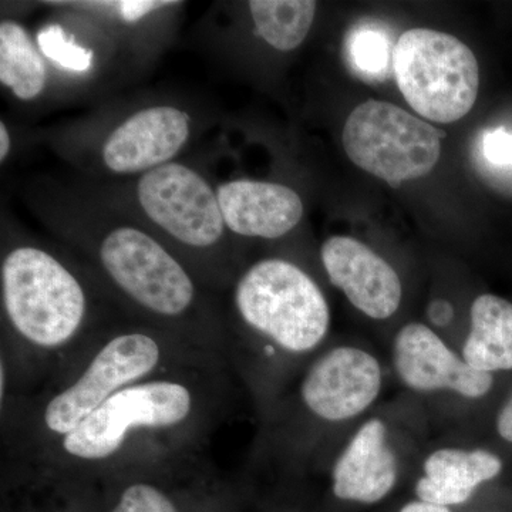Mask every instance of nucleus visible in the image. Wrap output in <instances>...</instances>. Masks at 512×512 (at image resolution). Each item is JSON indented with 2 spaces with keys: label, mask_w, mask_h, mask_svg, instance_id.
I'll list each match as a JSON object with an SVG mask.
<instances>
[{
  "label": "nucleus",
  "mask_w": 512,
  "mask_h": 512,
  "mask_svg": "<svg viewBox=\"0 0 512 512\" xmlns=\"http://www.w3.org/2000/svg\"><path fill=\"white\" fill-rule=\"evenodd\" d=\"M33 212L82 256L124 318L171 333L225 360L227 332L220 296L136 218L89 184L46 181L29 190Z\"/></svg>",
  "instance_id": "obj_1"
},
{
  "label": "nucleus",
  "mask_w": 512,
  "mask_h": 512,
  "mask_svg": "<svg viewBox=\"0 0 512 512\" xmlns=\"http://www.w3.org/2000/svg\"><path fill=\"white\" fill-rule=\"evenodd\" d=\"M0 306V365L8 375V383L0 387L2 407L18 389L25 393L52 375L114 322L110 315L117 311L82 261L52 245L5 232Z\"/></svg>",
  "instance_id": "obj_2"
},
{
  "label": "nucleus",
  "mask_w": 512,
  "mask_h": 512,
  "mask_svg": "<svg viewBox=\"0 0 512 512\" xmlns=\"http://www.w3.org/2000/svg\"><path fill=\"white\" fill-rule=\"evenodd\" d=\"M195 365L224 366V360L164 330L114 320L67 357L42 387L2 410L8 466H32L131 384Z\"/></svg>",
  "instance_id": "obj_3"
},
{
  "label": "nucleus",
  "mask_w": 512,
  "mask_h": 512,
  "mask_svg": "<svg viewBox=\"0 0 512 512\" xmlns=\"http://www.w3.org/2000/svg\"><path fill=\"white\" fill-rule=\"evenodd\" d=\"M222 372L221 365L185 366L131 384L25 470L49 478L107 476L191 450L217 414Z\"/></svg>",
  "instance_id": "obj_4"
},
{
  "label": "nucleus",
  "mask_w": 512,
  "mask_h": 512,
  "mask_svg": "<svg viewBox=\"0 0 512 512\" xmlns=\"http://www.w3.org/2000/svg\"><path fill=\"white\" fill-rule=\"evenodd\" d=\"M87 184L153 232L208 291L221 296L234 285L237 238L225 225L215 184L200 168L177 160L130 180Z\"/></svg>",
  "instance_id": "obj_5"
},
{
  "label": "nucleus",
  "mask_w": 512,
  "mask_h": 512,
  "mask_svg": "<svg viewBox=\"0 0 512 512\" xmlns=\"http://www.w3.org/2000/svg\"><path fill=\"white\" fill-rule=\"evenodd\" d=\"M200 120L181 101L154 97L66 131L59 146L93 183L130 180L180 160L200 133Z\"/></svg>",
  "instance_id": "obj_6"
},
{
  "label": "nucleus",
  "mask_w": 512,
  "mask_h": 512,
  "mask_svg": "<svg viewBox=\"0 0 512 512\" xmlns=\"http://www.w3.org/2000/svg\"><path fill=\"white\" fill-rule=\"evenodd\" d=\"M229 291L231 318L225 320V332L238 326L291 356L308 355L328 336L325 293L288 259L265 258L242 269Z\"/></svg>",
  "instance_id": "obj_7"
},
{
  "label": "nucleus",
  "mask_w": 512,
  "mask_h": 512,
  "mask_svg": "<svg viewBox=\"0 0 512 512\" xmlns=\"http://www.w3.org/2000/svg\"><path fill=\"white\" fill-rule=\"evenodd\" d=\"M393 69L404 100L423 119L456 123L476 104L480 67L473 50L456 36L406 30L394 46Z\"/></svg>",
  "instance_id": "obj_8"
},
{
  "label": "nucleus",
  "mask_w": 512,
  "mask_h": 512,
  "mask_svg": "<svg viewBox=\"0 0 512 512\" xmlns=\"http://www.w3.org/2000/svg\"><path fill=\"white\" fill-rule=\"evenodd\" d=\"M443 134L387 101L367 100L350 113L342 143L353 164L392 187L429 175Z\"/></svg>",
  "instance_id": "obj_9"
},
{
  "label": "nucleus",
  "mask_w": 512,
  "mask_h": 512,
  "mask_svg": "<svg viewBox=\"0 0 512 512\" xmlns=\"http://www.w3.org/2000/svg\"><path fill=\"white\" fill-rule=\"evenodd\" d=\"M382 367L366 350L340 346L323 353L299 383V400L316 419L339 423L369 409L382 390Z\"/></svg>",
  "instance_id": "obj_10"
},
{
  "label": "nucleus",
  "mask_w": 512,
  "mask_h": 512,
  "mask_svg": "<svg viewBox=\"0 0 512 512\" xmlns=\"http://www.w3.org/2000/svg\"><path fill=\"white\" fill-rule=\"evenodd\" d=\"M393 365L404 386L416 392L451 390L467 399H480L494 383L491 373L468 366L423 323H407L397 332Z\"/></svg>",
  "instance_id": "obj_11"
},
{
  "label": "nucleus",
  "mask_w": 512,
  "mask_h": 512,
  "mask_svg": "<svg viewBox=\"0 0 512 512\" xmlns=\"http://www.w3.org/2000/svg\"><path fill=\"white\" fill-rule=\"evenodd\" d=\"M320 259L335 288L369 318L383 320L399 311L403 286L392 265L352 237H330Z\"/></svg>",
  "instance_id": "obj_12"
},
{
  "label": "nucleus",
  "mask_w": 512,
  "mask_h": 512,
  "mask_svg": "<svg viewBox=\"0 0 512 512\" xmlns=\"http://www.w3.org/2000/svg\"><path fill=\"white\" fill-rule=\"evenodd\" d=\"M232 237L279 239L301 224L305 205L292 187L272 181L232 178L215 184Z\"/></svg>",
  "instance_id": "obj_13"
},
{
  "label": "nucleus",
  "mask_w": 512,
  "mask_h": 512,
  "mask_svg": "<svg viewBox=\"0 0 512 512\" xmlns=\"http://www.w3.org/2000/svg\"><path fill=\"white\" fill-rule=\"evenodd\" d=\"M397 460L387 444L386 424L366 421L332 468V491L342 501L376 504L393 490Z\"/></svg>",
  "instance_id": "obj_14"
},
{
  "label": "nucleus",
  "mask_w": 512,
  "mask_h": 512,
  "mask_svg": "<svg viewBox=\"0 0 512 512\" xmlns=\"http://www.w3.org/2000/svg\"><path fill=\"white\" fill-rule=\"evenodd\" d=\"M503 461L487 450L440 448L427 457L416 495L426 503L453 507L467 503L481 484L500 476Z\"/></svg>",
  "instance_id": "obj_15"
},
{
  "label": "nucleus",
  "mask_w": 512,
  "mask_h": 512,
  "mask_svg": "<svg viewBox=\"0 0 512 512\" xmlns=\"http://www.w3.org/2000/svg\"><path fill=\"white\" fill-rule=\"evenodd\" d=\"M57 79L35 36L13 18L0 20V84L16 101L32 104L52 89Z\"/></svg>",
  "instance_id": "obj_16"
},
{
  "label": "nucleus",
  "mask_w": 512,
  "mask_h": 512,
  "mask_svg": "<svg viewBox=\"0 0 512 512\" xmlns=\"http://www.w3.org/2000/svg\"><path fill=\"white\" fill-rule=\"evenodd\" d=\"M63 9V8H59ZM67 13L57 19L47 20L42 28L37 30L35 39L40 52L46 62L52 67L57 79L63 82H87L97 76L103 57L107 56V46L96 47L94 43L117 37L113 32L100 37L99 42L93 40L92 33H84L83 29L74 28L73 13L63 9Z\"/></svg>",
  "instance_id": "obj_17"
},
{
  "label": "nucleus",
  "mask_w": 512,
  "mask_h": 512,
  "mask_svg": "<svg viewBox=\"0 0 512 512\" xmlns=\"http://www.w3.org/2000/svg\"><path fill=\"white\" fill-rule=\"evenodd\" d=\"M471 329L463 359L480 372L512 370V303L500 296H478L471 305Z\"/></svg>",
  "instance_id": "obj_18"
},
{
  "label": "nucleus",
  "mask_w": 512,
  "mask_h": 512,
  "mask_svg": "<svg viewBox=\"0 0 512 512\" xmlns=\"http://www.w3.org/2000/svg\"><path fill=\"white\" fill-rule=\"evenodd\" d=\"M256 37L275 52L299 49L311 33L318 3L312 0H251L245 3Z\"/></svg>",
  "instance_id": "obj_19"
},
{
  "label": "nucleus",
  "mask_w": 512,
  "mask_h": 512,
  "mask_svg": "<svg viewBox=\"0 0 512 512\" xmlns=\"http://www.w3.org/2000/svg\"><path fill=\"white\" fill-rule=\"evenodd\" d=\"M92 16L106 25L117 37L130 35L131 29L143 30L156 25L168 12L180 8L181 2L168 0H87V2H50ZM133 36V33H131Z\"/></svg>",
  "instance_id": "obj_20"
},
{
  "label": "nucleus",
  "mask_w": 512,
  "mask_h": 512,
  "mask_svg": "<svg viewBox=\"0 0 512 512\" xmlns=\"http://www.w3.org/2000/svg\"><path fill=\"white\" fill-rule=\"evenodd\" d=\"M160 457L110 473L119 477L123 484L107 512H181L173 495L168 493L165 485L158 483L157 461Z\"/></svg>",
  "instance_id": "obj_21"
},
{
  "label": "nucleus",
  "mask_w": 512,
  "mask_h": 512,
  "mask_svg": "<svg viewBox=\"0 0 512 512\" xmlns=\"http://www.w3.org/2000/svg\"><path fill=\"white\" fill-rule=\"evenodd\" d=\"M346 47L350 60L360 72L380 74L389 64V40L382 30L359 28L350 33Z\"/></svg>",
  "instance_id": "obj_22"
},
{
  "label": "nucleus",
  "mask_w": 512,
  "mask_h": 512,
  "mask_svg": "<svg viewBox=\"0 0 512 512\" xmlns=\"http://www.w3.org/2000/svg\"><path fill=\"white\" fill-rule=\"evenodd\" d=\"M485 160L501 167H512V133L505 128L488 130L483 138Z\"/></svg>",
  "instance_id": "obj_23"
},
{
  "label": "nucleus",
  "mask_w": 512,
  "mask_h": 512,
  "mask_svg": "<svg viewBox=\"0 0 512 512\" xmlns=\"http://www.w3.org/2000/svg\"><path fill=\"white\" fill-rule=\"evenodd\" d=\"M429 318L431 323L440 328H444L454 318L453 305L450 302L439 299V301H433L429 306Z\"/></svg>",
  "instance_id": "obj_24"
},
{
  "label": "nucleus",
  "mask_w": 512,
  "mask_h": 512,
  "mask_svg": "<svg viewBox=\"0 0 512 512\" xmlns=\"http://www.w3.org/2000/svg\"><path fill=\"white\" fill-rule=\"evenodd\" d=\"M497 431L505 441L512 443V396L498 414Z\"/></svg>",
  "instance_id": "obj_25"
},
{
  "label": "nucleus",
  "mask_w": 512,
  "mask_h": 512,
  "mask_svg": "<svg viewBox=\"0 0 512 512\" xmlns=\"http://www.w3.org/2000/svg\"><path fill=\"white\" fill-rule=\"evenodd\" d=\"M12 151V134L5 120L0 121V163L5 164Z\"/></svg>",
  "instance_id": "obj_26"
},
{
  "label": "nucleus",
  "mask_w": 512,
  "mask_h": 512,
  "mask_svg": "<svg viewBox=\"0 0 512 512\" xmlns=\"http://www.w3.org/2000/svg\"><path fill=\"white\" fill-rule=\"evenodd\" d=\"M400 512H451L450 508L443 505L426 503V501H412V503L404 505Z\"/></svg>",
  "instance_id": "obj_27"
},
{
  "label": "nucleus",
  "mask_w": 512,
  "mask_h": 512,
  "mask_svg": "<svg viewBox=\"0 0 512 512\" xmlns=\"http://www.w3.org/2000/svg\"><path fill=\"white\" fill-rule=\"evenodd\" d=\"M47 5H50V6H55V5H52V3H49V2H46ZM60 8H62V6H60ZM73 10V9H72ZM74 12H76V10H74ZM79 13V16H80V22H86V16L83 15V13H80V12H77Z\"/></svg>",
  "instance_id": "obj_28"
}]
</instances>
